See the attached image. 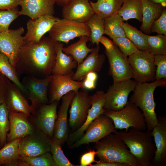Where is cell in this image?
Segmentation results:
<instances>
[{
	"instance_id": "6da1fadb",
	"label": "cell",
	"mask_w": 166,
	"mask_h": 166,
	"mask_svg": "<svg viewBox=\"0 0 166 166\" xmlns=\"http://www.w3.org/2000/svg\"><path fill=\"white\" fill-rule=\"evenodd\" d=\"M55 42L49 37L43 36L38 43L22 46L14 67L18 77L41 78L51 75L56 57Z\"/></svg>"
},
{
	"instance_id": "7a4b0ae2",
	"label": "cell",
	"mask_w": 166,
	"mask_h": 166,
	"mask_svg": "<svg viewBox=\"0 0 166 166\" xmlns=\"http://www.w3.org/2000/svg\"><path fill=\"white\" fill-rule=\"evenodd\" d=\"M114 133L126 144L139 166H152L156 147L151 131H141L130 127L127 132L117 131Z\"/></svg>"
},
{
	"instance_id": "3957f363",
	"label": "cell",
	"mask_w": 166,
	"mask_h": 166,
	"mask_svg": "<svg viewBox=\"0 0 166 166\" xmlns=\"http://www.w3.org/2000/svg\"><path fill=\"white\" fill-rule=\"evenodd\" d=\"M166 79L155 80L151 83H137L129 101L140 109L143 115L147 130L152 131L156 125L158 118L155 112L156 103L153 97L157 87H164Z\"/></svg>"
},
{
	"instance_id": "277c9868",
	"label": "cell",
	"mask_w": 166,
	"mask_h": 166,
	"mask_svg": "<svg viewBox=\"0 0 166 166\" xmlns=\"http://www.w3.org/2000/svg\"><path fill=\"white\" fill-rule=\"evenodd\" d=\"M96 156L101 162L124 164L127 166H139L124 142L117 135L110 134L95 143Z\"/></svg>"
},
{
	"instance_id": "5b68a950",
	"label": "cell",
	"mask_w": 166,
	"mask_h": 166,
	"mask_svg": "<svg viewBox=\"0 0 166 166\" xmlns=\"http://www.w3.org/2000/svg\"><path fill=\"white\" fill-rule=\"evenodd\" d=\"M104 114L113 120L116 129H125L126 132L130 127L141 131L147 129L142 111L129 101L121 109L117 111L105 110Z\"/></svg>"
},
{
	"instance_id": "8992f818",
	"label": "cell",
	"mask_w": 166,
	"mask_h": 166,
	"mask_svg": "<svg viewBox=\"0 0 166 166\" xmlns=\"http://www.w3.org/2000/svg\"><path fill=\"white\" fill-rule=\"evenodd\" d=\"M132 78L137 83L153 81L156 66L154 55L150 53L138 50L128 58Z\"/></svg>"
},
{
	"instance_id": "52a82bcc",
	"label": "cell",
	"mask_w": 166,
	"mask_h": 166,
	"mask_svg": "<svg viewBox=\"0 0 166 166\" xmlns=\"http://www.w3.org/2000/svg\"><path fill=\"white\" fill-rule=\"evenodd\" d=\"M49 37L55 42L67 44L76 37L90 36V29L86 23L63 18L59 19L48 32Z\"/></svg>"
},
{
	"instance_id": "ba28073f",
	"label": "cell",
	"mask_w": 166,
	"mask_h": 166,
	"mask_svg": "<svg viewBox=\"0 0 166 166\" xmlns=\"http://www.w3.org/2000/svg\"><path fill=\"white\" fill-rule=\"evenodd\" d=\"M85 131L81 138L69 146L68 148L74 149L83 144L95 143L112 133H114L117 130L111 118L103 114L93 121Z\"/></svg>"
},
{
	"instance_id": "9c48e42d",
	"label": "cell",
	"mask_w": 166,
	"mask_h": 166,
	"mask_svg": "<svg viewBox=\"0 0 166 166\" xmlns=\"http://www.w3.org/2000/svg\"><path fill=\"white\" fill-rule=\"evenodd\" d=\"M136 84L131 79L113 82L105 93V110L117 111L123 108L128 101L129 93L134 91Z\"/></svg>"
},
{
	"instance_id": "30bf717a",
	"label": "cell",
	"mask_w": 166,
	"mask_h": 166,
	"mask_svg": "<svg viewBox=\"0 0 166 166\" xmlns=\"http://www.w3.org/2000/svg\"><path fill=\"white\" fill-rule=\"evenodd\" d=\"M53 78L52 74L41 78L28 75L23 77L21 83L27 91L31 106L35 109L48 102V90Z\"/></svg>"
},
{
	"instance_id": "8fae6325",
	"label": "cell",
	"mask_w": 166,
	"mask_h": 166,
	"mask_svg": "<svg viewBox=\"0 0 166 166\" xmlns=\"http://www.w3.org/2000/svg\"><path fill=\"white\" fill-rule=\"evenodd\" d=\"M50 139L39 130L21 138L18 145L19 156L32 157L50 152Z\"/></svg>"
},
{
	"instance_id": "7c38bea8",
	"label": "cell",
	"mask_w": 166,
	"mask_h": 166,
	"mask_svg": "<svg viewBox=\"0 0 166 166\" xmlns=\"http://www.w3.org/2000/svg\"><path fill=\"white\" fill-rule=\"evenodd\" d=\"M105 53L109 64V74L117 82L132 78L131 67L127 57L124 55L118 47L114 44L110 51Z\"/></svg>"
},
{
	"instance_id": "4fadbf2b",
	"label": "cell",
	"mask_w": 166,
	"mask_h": 166,
	"mask_svg": "<svg viewBox=\"0 0 166 166\" xmlns=\"http://www.w3.org/2000/svg\"><path fill=\"white\" fill-rule=\"evenodd\" d=\"M24 32L21 27L0 33V51L7 57L14 68L20 49L25 44Z\"/></svg>"
},
{
	"instance_id": "5bb4252c",
	"label": "cell",
	"mask_w": 166,
	"mask_h": 166,
	"mask_svg": "<svg viewBox=\"0 0 166 166\" xmlns=\"http://www.w3.org/2000/svg\"><path fill=\"white\" fill-rule=\"evenodd\" d=\"M90 97L91 108L88 110L86 120L79 128L69 135L66 141L68 146L81 138L90 123L99 115L104 114L105 111L104 109L105 93L103 90L96 91L94 94L90 95Z\"/></svg>"
},
{
	"instance_id": "9a60e30c",
	"label": "cell",
	"mask_w": 166,
	"mask_h": 166,
	"mask_svg": "<svg viewBox=\"0 0 166 166\" xmlns=\"http://www.w3.org/2000/svg\"><path fill=\"white\" fill-rule=\"evenodd\" d=\"M82 90L75 93L70 104L69 121L73 129H77L84 123L91 105L88 90Z\"/></svg>"
},
{
	"instance_id": "2e32d148",
	"label": "cell",
	"mask_w": 166,
	"mask_h": 166,
	"mask_svg": "<svg viewBox=\"0 0 166 166\" xmlns=\"http://www.w3.org/2000/svg\"><path fill=\"white\" fill-rule=\"evenodd\" d=\"M74 73L73 71L66 75H53L49 86L50 103L55 101H59L63 96L71 91L76 93L82 88V81H77L72 79Z\"/></svg>"
},
{
	"instance_id": "e0dca14e",
	"label": "cell",
	"mask_w": 166,
	"mask_h": 166,
	"mask_svg": "<svg viewBox=\"0 0 166 166\" xmlns=\"http://www.w3.org/2000/svg\"><path fill=\"white\" fill-rule=\"evenodd\" d=\"M59 19L53 15H47L36 19H30L26 24L27 32L24 36L25 44L38 43L44 34Z\"/></svg>"
},
{
	"instance_id": "ac0fdd59",
	"label": "cell",
	"mask_w": 166,
	"mask_h": 166,
	"mask_svg": "<svg viewBox=\"0 0 166 166\" xmlns=\"http://www.w3.org/2000/svg\"><path fill=\"white\" fill-rule=\"evenodd\" d=\"M156 147L152 166H164L166 163V116H160L157 124L151 131Z\"/></svg>"
},
{
	"instance_id": "d6986e66",
	"label": "cell",
	"mask_w": 166,
	"mask_h": 166,
	"mask_svg": "<svg viewBox=\"0 0 166 166\" xmlns=\"http://www.w3.org/2000/svg\"><path fill=\"white\" fill-rule=\"evenodd\" d=\"M54 101L49 104H43L39 108L35 124L37 127L50 138H53L55 122L57 117V108L59 103Z\"/></svg>"
},
{
	"instance_id": "ffe728a7",
	"label": "cell",
	"mask_w": 166,
	"mask_h": 166,
	"mask_svg": "<svg viewBox=\"0 0 166 166\" xmlns=\"http://www.w3.org/2000/svg\"><path fill=\"white\" fill-rule=\"evenodd\" d=\"M63 18L86 23L94 14L89 0H69L62 7Z\"/></svg>"
},
{
	"instance_id": "44dd1931",
	"label": "cell",
	"mask_w": 166,
	"mask_h": 166,
	"mask_svg": "<svg viewBox=\"0 0 166 166\" xmlns=\"http://www.w3.org/2000/svg\"><path fill=\"white\" fill-rule=\"evenodd\" d=\"M75 93L71 91L61 97V102L56 121L53 137L58 140L62 145L68 137L67 114L69 106Z\"/></svg>"
},
{
	"instance_id": "7402d4cb",
	"label": "cell",
	"mask_w": 166,
	"mask_h": 166,
	"mask_svg": "<svg viewBox=\"0 0 166 166\" xmlns=\"http://www.w3.org/2000/svg\"><path fill=\"white\" fill-rule=\"evenodd\" d=\"M56 0H21V10L19 15H25L34 19L47 15H53Z\"/></svg>"
},
{
	"instance_id": "603a6c76",
	"label": "cell",
	"mask_w": 166,
	"mask_h": 166,
	"mask_svg": "<svg viewBox=\"0 0 166 166\" xmlns=\"http://www.w3.org/2000/svg\"><path fill=\"white\" fill-rule=\"evenodd\" d=\"M99 45L97 46L83 62L77 65L76 71L72 76L73 80L81 81L89 72H98L101 70L105 61V57L103 54H99Z\"/></svg>"
},
{
	"instance_id": "cb8c5ba5",
	"label": "cell",
	"mask_w": 166,
	"mask_h": 166,
	"mask_svg": "<svg viewBox=\"0 0 166 166\" xmlns=\"http://www.w3.org/2000/svg\"><path fill=\"white\" fill-rule=\"evenodd\" d=\"M15 84L10 82L5 102L9 112L22 113L27 117L34 113L35 109L30 105Z\"/></svg>"
},
{
	"instance_id": "d4e9b609",
	"label": "cell",
	"mask_w": 166,
	"mask_h": 166,
	"mask_svg": "<svg viewBox=\"0 0 166 166\" xmlns=\"http://www.w3.org/2000/svg\"><path fill=\"white\" fill-rule=\"evenodd\" d=\"M27 117L22 113L9 112L10 132L7 134L6 139L8 143L24 137L35 130Z\"/></svg>"
},
{
	"instance_id": "484cf974",
	"label": "cell",
	"mask_w": 166,
	"mask_h": 166,
	"mask_svg": "<svg viewBox=\"0 0 166 166\" xmlns=\"http://www.w3.org/2000/svg\"><path fill=\"white\" fill-rule=\"evenodd\" d=\"M54 46L56 57L52 74L66 75L69 74L77 67V62L71 55H67L63 52L64 45L62 42H55Z\"/></svg>"
},
{
	"instance_id": "4316f807",
	"label": "cell",
	"mask_w": 166,
	"mask_h": 166,
	"mask_svg": "<svg viewBox=\"0 0 166 166\" xmlns=\"http://www.w3.org/2000/svg\"><path fill=\"white\" fill-rule=\"evenodd\" d=\"M143 6L142 23L140 29L146 34L152 33L150 28L153 22L161 16L164 8L161 4L155 3L149 0H141Z\"/></svg>"
},
{
	"instance_id": "83f0119b",
	"label": "cell",
	"mask_w": 166,
	"mask_h": 166,
	"mask_svg": "<svg viewBox=\"0 0 166 166\" xmlns=\"http://www.w3.org/2000/svg\"><path fill=\"white\" fill-rule=\"evenodd\" d=\"M90 41L89 36L85 35L79 37V40L66 47H63V52L68 55H71L76 60L78 65L82 63L89 53L93 48H90L87 43Z\"/></svg>"
},
{
	"instance_id": "f1b7e54d",
	"label": "cell",
	"mask_w": 166,
	"mask_h": 166,
	"mask_svg": "<svg viewBox=\"0 0 166 166\" xmlns=\"http://www.w3.org/2000/svg\"><path fill=\"white\" fill-rule=\"evenodd\" d=\"M89 2L94 13L105 19L117 13L123 0H97L96 2Z\"/></svg>"
},
{
	"instance_id": "f546056e",
	"label": "cell",
	"mask_w": 166,
	"mask_h": 166,
	"mask_svg": "<svg viewBox=\"0 0 166 166\" xmlns=\"http://www.w3.org/2000/svg\"><path fill=\"white\" fill-rule=\"evenodd\" d=\"M122 4L117 13L123 21L134 18L142 22L143 6L141 0H123Z\"/></svg>"
},
{
	"instance_id": "4dcf8cb0",
	"label": "cell",
	"mask_w": 166,
	"mask_h": 166,
	"mask_svg": "<svg viewBox=\"0 0 166 166\" xmlns=\"http://www.w3.org/2000/svg\"><path fill=\"white\" fill-rule=\"evenodd\" d=\"M21 138L8 142L0 150V165H19L18 145Z\"/></svg>"
},
{
	"instance_id": "1f68e13d",
	"label": "cell",
	"mask_w": 166,
	"mask_h": 166,
	"mask_svg": "<svg viewBox=\"0 0 166 166\" xmlns=\"http://www.w3.org/2000/svg\"><path fill=\"white\" fill-rule=\"evenodd\" d=\"M123 21L122 17L117 13L104 19V34L112 39L126 37L123 27Z\"/></svg>"
},
{
	"instance_id": "d6a6232c",
	"label": "cell",
	"mask_w": 166,
	"mask_h": 166,
	"mask_svg": "<svg viewBox=\"0 0 166 166\" xmlns=\"http://www.w3.org/2000/svg\"><path fill=\"white\" fill-rule=\"evenodd\" d=\"M123 27L127 38L138 49L149 52L144 34L127 23H123Z\"/></svg>"
},
{
	"instance_id": "836d02e7",
	"label": "cell",
	"mask_w": 166,
	"mask_h": 166,
	"mask_svg": "<svg viewBox=\"0 0 166 166\" xmlns=\"http://www.w3.org/2000/svg\"><path fill=\"white\" fill-rule=\"evenodd\" d=\"M0 72L15 84L23 93L27 91L19 80L15 70L10 63L7 57L0 51Z\"/></svg>"
},
{
	"instance_id": "e575fe53",
	"label": "cell",
	"mask_w": 166,
	"mask_h": 166,
	"mask_svg": "<svg viewBox=\"0 0 166 166\" xmlns=\"http://www.w3.org/2000/svg\"><path fill=\"white\" fill-rule=\"evenodd\" d=\"M104 20L99 15L94 13L86 22L90 31V41L97 46L99 45L98 39L105 33Z\"/></svg>"
},
{
	"instance_id": "d590c367",
	"label": "cell",
	"mask_w": 166,
	"mask_h": 166,
	"mask_svg": "<svg viewBox=\"0 0 166 166\" xmlns=\"http://www.w3.org/2000/svg\"><path fill=\"white\" fill-rule=\"evenodd\" d=\"M19 166H56L50 152L30 157L20 156Z\"/></svg>"
},
{
	"instance_id": "8d00e7d4",
	"label": "cell",
	"mask_w": 166,
	"mask_h": 166,
	"mask_svg": "<svg viewBox=\"0 0 166 166\" xmlns=\"http://www.w3.org/2000/svg\"><path fill=\"white\" fill-rule=\"evenodd\" d=\"M149 53L153 55L166 54V35L158 34L150 36L144 34Z\"/></svg>"
},
{
	"instance_id": "74e56055",
	"label": "cell",
	"mask_w": 166,
	"mask_h": 166,
	"mask_svg": "<svg viewBox=\"0 0 166 166\" xmlns=\"http://www.w3.org/2000/svg\"><path fill=\"white\" fill-rule=\"evenodd\" d=\"M62 144L60 141L53 137L50 139L51 153L56 166H80L70 162L61 149Z\"/></svg>"
},
{
	"instance_id": "f35d334b",
	"label": "cell",
	"mask_w": 166,
	"mask_h": 166,
	"mask_svg": "<svg viewBox=\"0 0 166 166\" xmlns=\"http://www.w3.org/2000/svg\"><path fill=\"white\" fill-rule=\"evenodd\" d=\"M9 110L4 101L0 104V141L3 145L6 140L7 132L10 130Z\"/></svg>"
},
{
	"instance_id": "ab89813d",
	"label": "cell",
	"mask_w": 166,
	"mask_h": 166,
	"mask_svg": "<svg viewBox=\"0 0 166 166\" xmlns=\"http://www.w3.org/2000/svg\"><path fill=\"white\" fill-rule=\"evenodd\" d=\"M18 8L0 10V33L9 30L12 22L19 16Z\"/></svg>"
},
{
	"instance_id": "60d3db41",
	"label": "cell",
	"mask_w": 166,
	"mask_h": 166,
	"mask_svg": "<svg viewBox=\"0 0 166 166\" xmlns=\"http://www.w3.org/2000/svg\"><path fill=\"white\" fill-rule=\"evenodd\" d=\"M112 39L113 43L126 57L131 55L138 50L126 37H120Z\"/></svg>"
},
{
	"instance_id": "b9f144b4",
	"label": "cell",
	"mask_w": 166,
	"mask_h": 166,
	"mask_svg": "<svg viewBox=\"0 0 166 166\" xmlns=\"http://www.w3.org/2000/svg\"><path fill=\"white\" fill-rule=\"evenodd\" d=\"M156 67L155 79H166V54L154 55Z\"/></svg>"
},
{
	"instance_id": "7bdbcfd3",
	"label": "cell",
	"mask_w": 166,
	"mask_h": 166,
	"mask_svg": "<svg viewBox=\"0 0 166 166\" xmlns=\"http://www.w3.org/2000/svg\"><path fill=\"white\" fill-rule=\"evenodd\" d=\"M151 32L166 35V8L164 7L160 17L155 20L151 26Z\"/></svg>"
},
{
	"instance_id": "ee69618b",
	"label": "cell",
	"mask_w": 166,
	"mask_h": 166,
	"mask_svg": "<svg viewBox=\"0 0 166 166\" xmlns=\"http://www.w3.org/2000/svg\"><path fill=\"white\" fill-rule=\"evenodd\" d=\"M10 81L0 72V104L5 101Z\"/></svg>"
},
{
	"instance_id": "f6af8a7d",
	"label": "cell",
	"mask_w": 166,
	"mask_h": 166,
	"mask_svg": "<svg viewBox=\"0 0 166 166\" xmlns=\"http://www.w3.org/2000/svg\"><path fill=\"white\" fill-rule=\"evenodd\" d=\"M97 153L96 151L90 150L82 155L80 158V166H90L93 162H97L95 160V157Z\"/></svg>"
},
{
	"instance_id": "bcb514c9",
	"label": "cell",
	"mask_w": 166,
	"mask_h": 166,
	"mask_svg": "<svg viewBox=\"0 0 166 166\" xmlns=\"http://www.w3.org/2000/svg\"><path fill=\"white\" fill-rule=\"evenodd\" d=\"M21 0H0V9L9 10L18 8Z\"/></svg>"
},
{
	"instance_id": "7dc6e473",
	"label": "cell",
	"mask_w": 166,
	"mask_h": 166,
	"mask_svg": "<svg viewBox=\"0 0 166 166\" xmlns=\"http://www.w3.org/2000/svg\"><path fill=\"white\" fill-rule=\"evenodd\" d=\"M98 41L103 45L106 51L111 50L114 46L113 42L105 36H102L98 39Z\"/></svg>"
},
{
	"instance_id": "c3c4849f",
	"label": "cell",
	"mask_w": 166,
	"mask_h": 166,
	"mask_svg": "<svg viewBox=\"0 0 166 166\" xmlns=\"http://www.w3.org/2000/svg\"><path fill=\"white\" fill-rule=\"evenodd\" d=\"M82 81L83 86L81 89L87 90H91L96 88V82L85 78Z\"/></svg>"
},
{
	"instance_id": "681fc988",
	"label": "cell",
	"mask_w": 166,
	"mask_h": 166,
	"mask_svg": "<svg viewBox=\"0 0 166 166\" xmlns=\"http://www.w3.org/2000/svg\"><path fill=\"white\" fill-rule=\"evenodd\" d=\"M91 166H127L124 164L109 162L97 161L95 164H92Z\"/></svg>"
},
{
	"instance_id": "f907efd6",
	"label": "cell",
	"mask_w": 166,
	"mask_h": 166,
	"mask_svg": "<svg viewBox=\"0 0 166 166\" xmlns=\"http://www.w3.org/2000/svg\"><path fill=\"white\" fill-rule=\"evenodd\" d=\"M85 78L96 82L98 78V75L96 72L91 71L87 74Z\"/></svg>"
},
{
	"instance_id": "816d5d0a",
	"label": "cell",
	"mask_w": 166,
	"mask_h": 166,
	"mask_svg": "<svg viewBox=\"0 0 166 166\" xmlns=\"http://www.w3.org/2000/svg\"><path fill=\"white\" fill-rule=\"evenodd\" d=\"M155 3H160L164 7H166V0H149Z\"/></svg>"
},
{
	"instance_id": "f5cc1de1",
	"label": "cell",
	"mask_w": 166,
	"mask_h": 166,
	"mask_svg": "<svg viewBox=\"0 0 166 166\" xmlns=\"http://www.w3.org/2000/svg\"><path fill=\"white\" fill-rule=\"evenodd\" d=\"M69 0H56V3L59 6H63Z\"/></svg>"
}]
</instances>
